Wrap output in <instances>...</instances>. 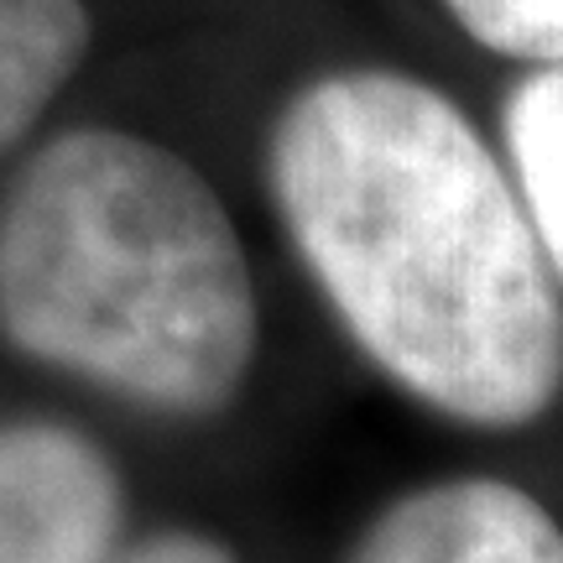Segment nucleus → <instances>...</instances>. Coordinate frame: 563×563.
<instances>
[{"mask_svg":"<svg viewBox=\"0 0 563 563\" xmlns=\"http://www.w3.org/2000/svg\"><path fill=\"white\" fill-rule=\"evenodd\" d=\"M272 199L344 334L407 397L522 428L563 391V302L517 183L433 84L344 68L272 131Z\"/></svg>","mask_w":563,"mask_h":563,"instance_id":"obj_1","label":"nucleus"},{"mask_svg":"<svg viewBox=\"0 0 563 563\" xmlns=\"http://www.w3.org/2000/svg\"><path fill=\"white\" fill-rule=\"evenodd\" d=\"M0 340L146 412L230 407L262 313L209 178L131 131L53 136L0 199Z\"/></svg>","mask_w":563,"mask_h":563,"instance_id":"obj_2","label":"nucleus"},{"mask_svg":"<svg viewBox=\"0 0 563 563\" xmlns=\"http://www.w3.org/2000/svg\"><path fill=\"white\" fill-rule=\"evenodd\" d=\"M121 527V470L89 433L0 422V563H104Z\"/></svg>","mask_w":563,"mask_h":563,"instance_id":"obj_3","label":"nucleus"},{"mask_svg":"<svg viewBox=\"0 0 563 563\" xmlns=\"http://www.w3.org/2000/svg\"><path fill=\"white\" fill-rule=\"evenodd\" d=\"M350 563H563V527L522 485L464 475L391 501Z\"/></svg>","mask_w":563,"mask_h":563,"instance_id":"obj_4","label":"nucleus"},{"mask_svg":"<svg viewBox=\"0 0 563 563\" xmlns=\"http://www.w3.org/2000/svg\"><path fill=\"white\" fill-rule=\"evenodd\" d=\"M89 32L84 0H0V152L79 74Z\"/></svg>","mask_w":563,"mask_h":563,"instance_id":"obj_5","label":"nucleus"},{"mask_svg":"<svg viewBox=\"0 0 563 563\" xmlns=\"http://www.w3.org/2000/svg\"><path fill=\"white\" fill-rule=\"evenodd\" d=\"M506 157L553 277L563 282V63H538L506 100Z\"/></svg>","mask_w":563,"mask_h":563,"instance_id":"obj_6","label":"nucleus"},{"mask_svg":"<svg viewBox=\"0 0 563 563\" xmlns=\"http://www.w3.org/2000/svg\"><path fill=\"white\" fill-rule=\"evenodd\" d=\"M470 37L527 63H563V0H443Z\"/></svg>","mask_w":563,"mask_h":563,"instance_id":"obj_7","label":"nucleus"},{"mask_svg":"<svg viewBox=\"0 0 563 563\" xmlns=\"http://www.w3.org/2000/svg\"><path fill=\"white\" fill-rule=\"evenodd\" d=\"M104 563H241L220 538H203V532H188V527H167V532H152L131 548H115Z\"/></svg>","mask_w":563,"mask_h":563,"instance_id":"obj_8","label":"nucleus"}]
</instances>
